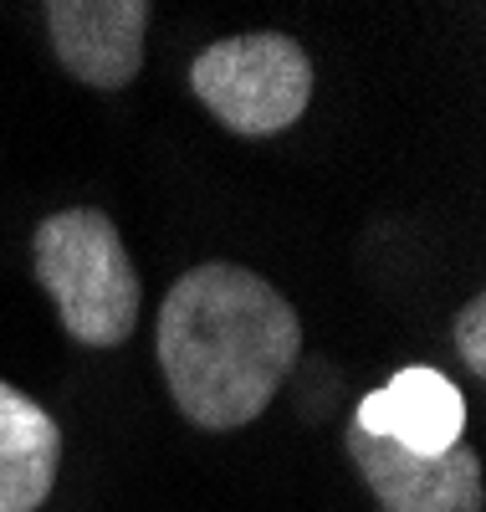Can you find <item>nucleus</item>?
Masks as SVG:
<instances>
[{
    "instance_id": "nucleus-1",
    "label": "nucleus",
    "mask_w": 486,
    "mask_h": 512,
    "mask_svg": "<svg viewBox=\"0 0 486 512\" xmlns=\"http://www.w3.org/2000/svg\"><path fill=\"white\" fill-rule=\"evenodd\" d=\"M302 354L292 303L236 262L190 267L159 308V369L200 431H241L277 400Z\"/></svg>"
},
{
    "instance_id": "nucleus-2",
    "label": "nucleus",
    "mask_w": 486,
    "mask_h": 512,
    "mask_svg": "<svg viewBox=\"0 0 486 512\" xmlns=\"http://www.w3.org/2000/svg\"><path fill=\"white\" fill-rule=\"evenodd\" d=\"M31 267L36 282L62 313V328L72 344L87 349H113L128 344L139 323L144 287L128 262V246L118 226L93 205L57 210L36 226L31 236Z\"/></svg>"
},
{
    "instance_id": "nucleus-3",
    "label": "nucleus",
    "mask_w": 486,
    "mask_h": 512,
    "mask_svg": "<svg viewBox=\"0 0 486 512\" xmlns=\"http://www.w3.org/2000/svg\"><path fill=\"white\" fill-rule=\"evenodd\" d=\"M195 98L241 139H272L313 103V62L282 31H246L190 62Z\"/></svg>"
},
{
    "instance_id": "nucleus-4",
    "label": "nucleus",
    "mask_w": 486,
    "mask_h": 512,
    "mask_svg": "<svg viewBox=\"0 0 486 512\" xmlns=\"http://www.w3.org/2000/svg\"><path fill=\"white\" fill-rule=\"evenodd\" d=\"M348 456L384 512H481V456L461 441L446 456H415L348 425Z\"/></svg>"
},
{
    "instance_id": "nucleus-5",
    "label": "nucleus",
    "mask_w": 486,
    "mask_h": 512,
    "mask_svg": "<svg viewBox=\"0 0 486 512\" xmlns=\"http://www.w3.org/2000/svg\"><path fill=\"white\" fill-rule=\"evenodd\" d=\"M149 0H52L47 31L62 67L98 93H118L144 67Z\"/></svg>"
},
{
    "instance_id": "nucleus-6",
    "label": "nucleus",
    "mask_w": 486,
    "mask_h": 512,
    "mask_svg": "<svg viewBox=\"0 0 486 512\" xmlns=\"http://www.w3.org/2000/svg\"><path fill=\"white\" fill-rule=\"evenodd\" d=\"M353 431L394 441L415 456H446L451 446H461L466 431V400L461 390L430 364H410L400 369L384 390L364 395Z\"/></svg>"
},
{
    "instance_id": "nucleus-7",
    "label": "nucleus",
    "mask_w": 486,
    "mask_h": 512,
    "mask_svg": "<svg viewBox=\"0 0 486 512\" xmlns=\"http://www.w3.org/2000/svg\"><path fill=\"white\" fill-rule=\"evenodd\" d=\"M62 431L31 395L0 379V512H36L52 497Z\"/></svg>"
},
{
    "instance_id": "nucleus-8",
    "label": "nucleus",
    "mask_w": 486,
    "mask_h": 512,
    "mask_svg": "<svg viewBox=\"0 0 486 512\" xmlns=\"http://www.w3.org/2000/svg\"><path fill=\"white\" fill-rule=\"evenodd\" d=\"M456 344L466 354V369L481 374L486 369V297H471V303L456 313Z\"/></svg>"
}]
</instances>
